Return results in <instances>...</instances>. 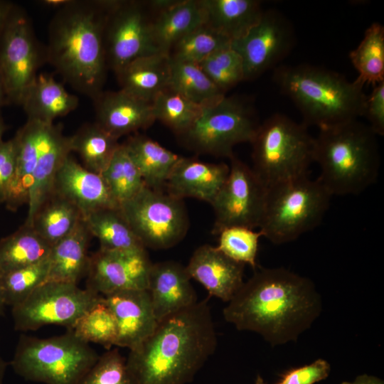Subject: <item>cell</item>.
Listing matches in <instances>:
<instances>
[{
  "label": "cell",
  "instance_id": "cell-1",
  "mask_svg": "<svg viewBox=\"0 0 384 384\" xmlns=\"http://www.w3.org/2000/svg\"><path fill=\"white\" fill-rule=\"evenodd\" d=\"M228 303L226 321L260 334L272 346L296 342L322 309L314 282L284 267L257 266Z\"/></svg>",
  "mask_w": 384,
  "mask_h": 384
},
{
  "label": "cell",
  "instance_id": "cell-2",
  "mask_svg": "<svg viewBox=\"0 0 384 384\" xmlns=\"http://www.w3.org/2000/svg\"><path fill=\"white\" fill-rule=\"evenodd\" d=\"M208 299L158 321L154 332L129 350L132 384H187L212 356L217 335Z\"/></svg>",
  "mask_w": 384,
  "mask_h": 384
},
{
  "label": "cell",
  "instance_id": "cell-3",
  "mask_svg": "<svg viewBox=\"0 0 384 384\" xmlns=\"http://www.w3.org/2000/svg\"><path fill=\"white\" fill-rule=\"evenodd\" d=\"M109 1L70 0L52 16L47 63L79 93L94 100L102 92L107 64L104 33Z\"/></svg>",
  "mask_w": 384,
  "mask_h": 384
},
{
  "label": "cell",
  "instance_id": "cell-4",
  "mask_svg": "<svg viewBox=\"0 0 384 384\" xmlns=\"http://www.w3.org/2000/svg\"><path fill=\"white\" fill-rule=\"evenodd\" d=\"M273 81L301 112L307 127H330L362 117L363 86L336 72L308 64L277 65Z\"/></svg>",
  "mask_w": 384,
  "mask_h": 384
},
{
  "label": "cell",
  "instance_id": "cell-5",
  "mask_svg": "<svg viewBox=\"0 0 384 384\" xmlns=\"http://www.w3.org/2000/svg\"><path fill=\"white\" fill-rule=\"evenodd\" d=\"M377 135L358 119L319 129L313 161L318 179L333 196L358 195L374 184L380 169Z\"/></svg>",
  "mask_w": 384,
  "mask_h": 384
},
{
  "label": "cell",
  "instance_id": "cell-6",
  "mask_svg": "<svg viewBox=\"0 0 384 384\" xmlns=\"http://www.w3.org/2000/svg\"><path fill=\"white\" fill-rule=\"evenodd\" d=\"M99 355L72 330L49 338L21 335L11 361L23 379L45 384H79Z\"/></svg>",
  "mask_w": 384,
  "mask_h": 384
},
{
  "label": "cell",
  "instance_id": "cell-7",
  "mask_svg": "<svg viewBox=\"0 0 384 384\" xmlns=\"http://www.w3.org/2000/svg\"><path fill=\"white\" fill-rule=\"evenodd\" d=\"M250 143L252 169L267 187L309 176L314 137L302 122L274 113L260 124Z\"/></svg>",
  "mask_w": 384,
  "mask_h": 384
},
{
  "label": "cell",
  "instance_id": "cell-8",
  "mask_svg": "<svg viewBox=\"0 0 384 384\" xmlns=\"http://www.w3.org/2000/svg\"><path fill=\"white\" fill-rule=\"evenodd\" d=\"M331 197L318 178L309 176L267 187L259 230L275 245L295 240L320 224Z\"/></svg>",
  "mask_w": 384,
  "mask_h": 384
},
{
  "label": "cell",
  "instance_id": "cell-9",
  "mask_svg": "<svg viewBox=\"0 0 384 384\" xmlns=\"http://www.w3.org/2000/svg\"><path fill=\"white\" fill-rule=\"evenodd\" d=\"M260 124L247 101L224 96L203 107L198 119L180 137L186 147L197 153L230 159L236 145L252 142Z\"/></svg>",
  "mask_w": 384,
  "mask_h": 384
},
{
  "label": "cell",
  "instance_id": "cell-10",
  "mask_svg": "<svg viewBox=\"0 0 384 384\" xmlns=\"http://www.w3.org/2000/svg\"><path fill=\"white\" fill-rule=\"evenodd\" d=\"M45 63L46 46L38 39L26 10L14 4L0 28V78L9 103L20 105Z\"/></svg>",
  "mask_w": 384,
  "mask_h": 384
},
{
  "label": "cell",
  "instance_id": "cell-11",
  "mask_svg": "<svg viewBox=\"0 0 384 384\" xmlns=\"http://www.w3.org/2000/svg\"><path fill=\"white\" fill-rule=\"evenodd\" d=\"M120 209L146 249L166 250L186 235L190 223L183 200L144 186Z\"/></svg>",
  "mask_w": 384,
  "mask_h": 384
},
{
  "label": "cell",
  "instance_id": "cell-12",
  "mask_svg": "<svg viewBox=\"0 0 384 384\" xmlns=\"http://www.w3.org/2000/svg\"><path fill=\"white\" fill-rule=\"evenodd\" d=\"M102 296L78 284L46 281L25 300L11 307L15 330L36 331L48 325L71 330L78 320Z\"/></svg>",
  "mask_w": 384,
  "mask_h": 384
},
{
  "label": "cell",
  "instance_id": "cell-13",
  "mask_svg": "<svg viewBox=\"0 0 384 384\" xmlns=\"http://www.w3.org/2000/svg\"><path fill=\"white\" fill-rule=\"evenodd\" d=\"M229 159L227 179L210 204L215 235L229 227L259 228L265 211L267 187L252 167L235 155Z\"/></svg>",
  "mask_w": 384,
  "mask_h": 384
},
{
  "label": "cell",
  "instance_id": "cell-14",
  "mask_svg": "<svg viewBox=\"0 0 384 384\" xmlns=\"http://www.w3.org/2000/svg\"><path fill=\"white\" fill-rule=\"evenodd\" d=\"M107 67L117 74L134 60L160 53L151 32V19L143 4L109 1L104 33Z\"/></svg>",
  "mask_w": 384,
  "mask_h": 384
},
{
  "label": "cell",
  "instance_id": "cell-15",
  "mask_svg": "<svg viewBox=\"0 0 384 384\" xmlns=\"http://www.w3.org/2000/svg\"><path fill=\"white\" fill-rule=\"evenodd\" d=\"M294 44V30L285 17L273 9L264 11L260 21L231 47L242 58L245 80L277 67Z\"/></svg>",
  "mask_w": 384,
  "mask_h": 384
},
{
  "label": "cell",
  "instance_id": "cell-16",
  "mask_svg": "<svg viewBox=\"0 0 384 384\" xmlns=\"http://www.w3.org/2000/svg\"><path fill=\"white\" fill-rule=\"evenodd\" d=\"M151 265L146 249L99 248L90 255L86 289L101 296L127 290L147 289Z\"/></svg>",
  "mask_w": 384,
  "mask_h": 384
},
{
  "label": "cell",
  "instance_id": "cell-17",
  "mask_svg": "<svg viewBox=\"0 0 384 384\" xmlns=\"http://www.w3.org/2000/svg\"><path fill=\"white\" fill-rule=\"evenodd\" d=\"M52 192L74 204L84 218L95 211L120 206L102 175L85 169L70 155L55 175Z\"/></svg>",
  "mask_w": 384,
  "mask_h": 384
},
{
  "label": "cell",
  "instance_id": "cell-18",
  "mask_svg": "<svg viewBox=\"0 0 384 384\" xmlns=\"http://www.w3.org/2000/svg\"><path fill=\"white\" fill-rule=\"evenodd\" d=\"M102 300L117 321L116 346L131 350L142 343L156 329L158 321L147 289L118 292L102 296Z\"/></svg>",
  "mask_w": 384,
  "mask_h": 384
},
{
  "label": "cell",
  "instance_id": "cell-19",
  "mask_svg": "<svg viewBox=\"0 0 384 384\" xmlns=\"http://www.w3.org/2000/svg\"><path fill=\"white\" fill-rule=\"evenodd\" d=\"M245 265L206 244L196 248L186 269L191 279L201 283L210 296L229 302L244 282Z\"/></svg>",
  "mask_w": 384,
  "mask_h": 384
},
{
  "label": "cell",
  "instance_id": "cell-20",
  "mask_svg": "<svg viewBox=\"0 0 384 384\" xmlns=\"http://www.w3.org/2000/svg\"><path fill=\"white\" fill-rule=\"evenodd\" d=\"M186 266L173 260L152 263L148 292L158 321L198 302Z\"/></svg>",
  "mask_w": 384,
  "mask_h": 384
},
{
  "label": "cell",
  "instance_id": "cell-21",
  "mask_svg": "<svg viewBox=\"0 0 384 384\" xmlns=\"http://www.w3.org/2000/svg\"><path fill=\"white\" fill-rule=\"evenodd\" d=\"M229 165L181 156L169 175L164 191L183 199L193 198L212 203L229 174Z\"/></svg>",
  "mask_w": 384,
  "mask_h": 384
},
{
  "label": "cell",
  "instance_id": "cell-22",
  "mask_svg": "<svg viewBox=\"0 0 384 384\" xmlns=\"http://www.w3.org/2000/svg\"><path fill=\"white\" fill-rule=\"evenodd\" d=\"M92 100L95 122L118 139L124 135L147 128L156 120L151 102L122 90L102 91Z\"/></svg>",
  "mask_w": 384,
  "mask_h": 384
},
{
  "label": "cell",
  "instance_id": "cell-23",
  "mask_svg": "<svg viewBox=\"0 0 384 384\" xmlns=\"http://www.w3.org/2000/svg\"><path fill=\"white\" fill-rule=\"evenodd\" d=\"M71 151L70 137L63 134L62 126L45 124L24 225H30L34 214L52 193L55 175Z\"/></svg>",
  "mask_w": 384,
  "mask_h": 384
},
{
  "label": "cell",
  "instance_id": "cell-24",
  "mask_svg": "<svg viewBox=\"0 0 384 384\" xmlns=\"http://www.w3.org/2000/svg\"><path fill=\"white\" fill-rule=\"evenodd\" d=\"M157 14L151 20V32L160 53L168 54L184 36L206 24V16L201 1H157Z\"/></svg>",
  "mask_w": 384,
  "mask_h": 384
},
{
  "label": "cell",
  "instance_id": "cell-25",
  "mask_svg": "<svg viewBox=\"0 0 384 384\" xmlns=\"http://www.w3.org/2000/svg\"><path fill=\"white\" fill-rule=\"evenodd\" d=\"M78 97L70 93L59 81L49 74L39 73L24 93L20 105L28 120L54 124L59 117L75 110Z\"/></svg>",
  "mask_w": 384,
  "mask_h": 384
},
{
  "label": "cell",
  "instance_id": "cell-26",
  "mask_svg": "<svg viewBox=\"0 0 384 384\" xmlns=\"http://www.w3.org/2000/svg\"><path fill=\"white\" fill-rule=\"evenodd\" d=\"M44 126L43 123L27 119L14 137L16 145V167L5 201L10 210H15L28 203Z\"/></svg>",
  "mask_w": 384,
  "mask_h": 384
},
{
  "label": "cell",
  "instance_id": "cell-27",
  "mask_svg": "<svg viewBox=\"0 0 384 384\" xmlns=\"http://www.w3.org/2000/svg\"><path fill=\"white\" fill-rule=\"evenodd\" d=\"M92 237L83 218L70 234L53 245L46 281L78 284L87 273Z\"/></svg>",
  "mask_w": 384,
  "mask_h": 384
},
{
  "label": "cell",
  "instance_id": "cell-28",
  "mask_svg": "<svg viewBox=\"0 0 384 384\" xmlns=\"http://www.w3.org/2000/svg\"><path fill=\"white\" fill-rule=\"evenodd\" d=\"M122 90L148 102L169 87L170 58L158 53L134 60L117 74Z\"/></svg>",
  "mask_w": 384,
  "mask_h": 384
},
{
  "label": "cell",
  "instance_id": "cell-29",
  "mask_svg": "<svg viewBox=\"0 0 384 384\" xmlns=\"http://www.w3.org/2000/svg\"><path fill=\"white\" fill-rule=\"evenodd\" d=\"M122 144L139 171L145 186L164 191L166 181L181 156L140 134L131 136Z\"/></svg>",
  "mask_w": 384,
  "mask_h": 384
},
{
  "label": "cell",
  "instance_id": "cell-30",
  "mask_svg": "<svg viewBox=\"0 0 384 384\" xmlns=\"http://www.w3.org/2000/svg\"><path fill=\"white\" fill-rule=\"evenodd\" d=\"M206 24L232 41L245 36L261 18L264 10L257 0H201Z\"/></svg>",
  "mask_w": 384,
  "mask_h": 384
},
{
  "label": "cell",
  "instance_id": "cell-31",
  "mask_svg": "<svg viewBox=\"0 0 384 384\" xmlns=\"http://www.w3.org/2000/svg\"><path fill=\"white\" fill-rule=\"evenodd\" d=\"M83 218L74 204L52 192L34 214L29 226L53 246L70 234Z\"/></svg>",
  "mask_w": 384,
  "mask_h": 384
},
{
  "label": "cell",
  "instance_id": "cell-32",
  "mask_svg": "<svg viewBox=\"0 0 384 384\" xmlns=\"http://www.w3.org/2000/svg\"><path fill=\"white\" fill-rule=\"evenodd\" d=\"M100 248L108 250H139L146 249L124 216L120 206L91 213L84 218Z\"/></svg>",
  "mask_w": 384,
  "mask_h": 384
},
{
  "label": "cell",
  "instance_id": "cell-33",
  "mask_svg": "<svg viewBox=\"0 0 384 384\" xmlns=\"http://www.w3.org/2000/svg\"><path fill=\"white\" fill-rule=\"evenodd\" d=\"M52 246L31 226L23 225L0 240L2 274L39 262L48 257Z\"/></svg>",
  "mask_w": 384,
  "mask_h": 384
},
{
  "label": "cell",
  "instance_id": "cell-34",
  "mask_svg": "<svg viewBox=\"0 0 384 384\" xmlns=\"http://www.w3.org/2000/svg\"><path fill=\"white\" fill-rule=\"evenodd\" d=\"M71 151L79 154L84 167L101 174L119 147L118 139L112 136L96 122L82 125L70 137Z\"/></svg>",
  "mask_w": 384,
  "mask_h": 384
},
{
  "label": "cell",
  "instance_id": "cell-35",
  "mask_svg": "<svg viewBox=\"0 0 384 384\" xmlns=\"http://www.w3.org/2000/svg\"><path fill=\"white\" fill-rule=\"evenodd\" d=\"M349 58L358 74L357 82L374 86L384 82V27L377 22L369 26Z\"/></svg>",
  "mask_w": 384,
  "mask_h": 384
},
{
  "label": "cell",
  "instance_id": "cell-36",
  "mask_svg": "<svg viewBox=\"0 0 384 384\" xmlns=\"http://www.w3.org/2000/svg\"><path fill=\"white\" fill-rule=\"evenodd\" d=\"M169 88L202 107L211 105L225 96L198 64L171 58Z\"/></svg>",
  "mask_w": 384,
  "mask_h": 384
},
{
  "label": "cell",
  "instance_id": "cell-37",
  "mask_svg": "<svg viewBox=\"0 0 384 384\" xmlns=\"http://www.w3.org/2000/svg\"><path fill=\"white\" fill-rule=\"evenodd\" d=\"M151 105L155 119L179 136L191 127L203 107L169 87L156 95Z\"/></svg>",
  "mask_w": 384,
  "mask_h": 384
},
{
  "label": "cell",
  "instance_id": "cell-38",
  "mask_svg": "<svg viewBox=\"0 0 384 384\" xmlns=\"http://www.w3.org/2000/svg\"><path fill=\"white\" fill-rule=\"evenodd\" d=\"M101 175L119 205L133 198L146 186L139 171L122 144H119Z\"/></svg>",
  "mask_w": 384,
  "mask_h": 384
},
{
  "label": "cell",
  "instance_id": "cell-39",
  "mask_svg": "<svg viewBox=\"0 0 384 384\" xmlns=\"http://www.w3.org/2000/svg\"><path fill=\"white\" fill-rule=\"evenodd\" d=\"M230 44V39L204 24L178 40L168 55L173 60L198 64Z\"/></svg>",
  "mask_w": 384,
  "mask_h": 384
},
{
  "label": "cell",
  "instance_id": "cell-40",
  "mask_svg": "<svg viewBox=\"0 0 384 384\" xmlns=\"http://www.w3.org/2000/svg\"><path fill=\"white\" fill-rule=\"evenodd\" d=\"M71 330L82 341L102 345L107 350L116 346L118 338L116 319L102 297L78 320Z\"/></svg>",
  "mask_w": 384,
  "mask_h": 384
},
{
  "label": "cell",
  "instance_id": "cell-41",
  "mask_svg": "<svg viewBox=\"0 0 384 384\" xmlns=\"http://www.w3.org/2000/svg\"><path fill=\"white\" fill-rule=\"evenodd\" d=\"M48 257L36 264L2 274L5 304L11 307L25 300L38 286L47 280Z\"/></svg>",
  "mask_w": 384,
  "mask_h": 384
},
{
  "label": "cell",
  "instance_id": "cell-42",
  "mask_svg": "<svg viewBox=\"0 0 384 384\" xmlns=\"http://www.w3.org/2000/svg\"><path fill=\"white\" fill-rule=\"evenodd\" d=\"M223 92L245 80L242 58L230 46L223 48L198 64Z\"/></svg>",
  "mask_w": 384,
  "mask_h": 384
},
{
  "label": "cell",
  "instance_id": "cell-43",
  "mask_svg": "<svg viewBox=\"0 0 384 384\" xmlns=\"http://www.w3.org/2000/svg\"><path fill=\"white\" fill-rule=\"evenodd\" d=\"M218 235L216 247L220 251L238 262L256 268L259 240L263 237L260 230L234 226L222 230Z\"/></svg>",
  "mask_w": 384,
  "mask_h": 384
},
{
  "label": "cell",
  "instance_id": "cell-44",
  "mask_svg": "<svg viewBox=\"0 0 384 384\" xmlns=\"http://www.w3.org/2000/svg\"><path fill=\"white\" fill-rule=\"evenodd\" d=\"M79 384H132L126 358L117 348L99 356Z\"/></svg>",
  "mask_w": 384,
  "mask_h": 384
},
{
  "label": "cell",
  "instance_id": "cell-45",
  "mask_svg": "<svg viewBox=\"0 0 384 384\" xmlns=\"http://www.w3.org/2000/svg\"><path fill=\"white\" fill-rule=\"evenodd\" d=\"M330 372L329 363L319 358L309 365L289 370L277 384H314L326 379Z\"/></svg>",
  "mask_w": 384,
  "mask_h": 384
},
{
  "label": "cell",
  "instance_id": "cell-46",
  "mask_svg": "<svg viewBox=\"0 0 384 384\" xmlns=\"http://www.w3.org/2000/svg\"><path fill=\"white\" fill-rule=\"evenodd\" d=\"M366 99L362 117L369 123L372 131L378 136L384 134V82L373 86Z\"/></svg>",
  "mask_w": 384,
  "mask_h": 384
},
{
  "label": "cell",
  "instance_id": "cell-47",
  "mask_svg": "<svg viewBox=\"0 0 384 384\" xmlns=\"http://www.w3.org/2000/svg\"><path fill=\"white\" fill-rule=\"evenodd\" d=\"M16 145L14 138L0 142V203H5L9 183L14 174Z\"/></svg>",
  "mask_w": 384,
  "mask_h": 384
},
{
  "label": "cell",
  "instance_id": "cell-48",
  "mask_svg": "<svg viewBox=\"0 0 384 384\" xmlns=\"http://www.w3.org/2000/svg\"><path fill=\"white\" fill-rule=\"evenodd\" d=\"M341 384H384V381L374 375L362 374L358 375L352 382L345 381Z\"/></svg>",
  "mask_w": 384,
  "mask_h": 384
},
{
  "label": "cell",
  "instance_id": "cell-49",
  "mask_svg": "<svg viewBox=\"0 0 384 384\" xmlns=\"http://www.w3.org/2000/svg\"><path fill=\"white\" fill-rule=\"evenodd\" d=\"M70 0H41L37 3L45 7L55 9V11L70 2Z\"/></svg>",
  "mask_w": 384,
  "mask_h": 384
},
{
  "label": "cell",
  "instance_id": "cell-50",
  "mask_svg": "<svg viewBox=\"0 0 384 384\" xmlns=\"http://www.w3.org/2000/svg\"><path fill=\"white\" fill-rule=\"evenodd\" d=\"M13 5L14 3L11 1L0 0V28L4 22Z\"/></svg>",
  "mask_w": 384,
  "mask_h": 384
},
{
  "label": "cell",
  "instance_id": "cell-51",
  "mask_svg": "<svg viewBox=\"0 0 384 384\" xmlns=\"http://www.w3.org/2000/svg\"><path fill=\"white\" fill-rule=\"evenodd\" d=\"M9 104L4 86L0 78V110L1 107L5 105Z\"/></svg>",
  "mask_w": 384,
  "mask_h": 384
},
{
  "label": "cell",
  "instance_id": "cell-52",
  "mask_svg": "<svg viewBox=\"0 0 384 384\" xmlns=\"http://www.w3.org/2000/svg\"><path fill=\"white\" fill-rule=\"evenodd\" d=\"M6 306L4 293H3V285H2V273L0 270V316L3 315L4 311V308Z\"/></svg>",
  "mask_w": 384,
  "mask_h": 384
},
{
  "label": "cell",
  "instance_id": "cell-53",
  "mask_svg": "<svg viewBox=\"0 0 384 384\" xmlns=\"http://www.w3.org/2000/svg\"><path fill=\"white\" fill-rule=\"evenodd\" d=\"M6 366V362L0 356V384H3L4 383Z\"/></svg>",
  "mask_w": 384,
  "mask_h": 384
},
{
  "label": "cell",
  "instance_id": "cell-54",
  "mask_svg": "<svg viewBox=\"0 0 384 384\" xmlns=\"http://www.w3.org/2000/svg\"><path fill=\"white\" fill-rule=\"evenodd\" d=\"M5 129H6V125L4 124V119H3V117L1 114V112H0V142L3 140V136H4V133L5 132Z\"/></svg>",
  "mask_w": 384,
  "mask_h": 384
},
{
  "label": "cell",
  "instance_id": "cell-55",
  "mask_svg": "<svg viewBox=\"0 0 384 384\" xmlns=\"http://www.w3.org/2000/svg\"><path fill=\"white\" fill-rule=\"evenodd\" d=\"M255 384H266V383H265L263 378L260 375H257L255 379Z\"/></svg>",
  "mask_w": 384,
  "mask_h": 384
}]
</instances>
